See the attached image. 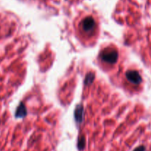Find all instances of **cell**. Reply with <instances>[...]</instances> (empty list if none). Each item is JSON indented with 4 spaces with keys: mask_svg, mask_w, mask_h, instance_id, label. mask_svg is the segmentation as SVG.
I'll return each instance as SVG.
<instances>
[{
    "mask_svg": "<svg viewBox=\"0 0 151 151\" xmlns=\"http://www.w3.org/2000/svg\"><path fill=\"white\" fill-rule=\"evenodd\" d=\"M100 58L106 63L114 64L117 61L118 53L114 49L107 48L100 53Z\"/></svg>",
    "mask_w": 151,
    "mask_h": 151,
    "instance_id": "cell-1",
    "label": "cell"
},
{
    "mask_svg": "<svg viewBox=\"0 0 151 151\" xmlns=\"http://www.w3.org/2000/svg\"><path fill=\"white\" fill-rule=\"evenodd\" d=\"M81 27L83 31L86 33H92L96 28V22L94 18L91 16H87L84 18L81 24Z\"/></svg>",
    "mask_w": 151,
    "mask_h": 151,
    "instance_id": "cell-2",
    "label": "cell"
},
{
    "mask_svg": "<svg viewBox=\"0 0 151 151\" xmlns=\"http://www.w3.org/2000/svg\"><path fill=\"white\" fill-rule=\"evenodd\" d=\"M127 79L134 84H139L142 82V77L137 70H128L126 72Z\"/></svg>",
    "mask_w": 151,
    "mask_h": 151,
    "instance_id": "cell-3",
    "label": "cell"
},
{
    "mask_svg": "<svg viewBox=\"0 0 151 151\" xmlns=\"http://www.w3.org/2000/svg\"><path fill=\"white\" fill-rule=\"evenodd\" d=\"M83 115V107L81 105H78L75 111V116L77 122L81 123L82 121Z\"/></svg>",
    "mask_w": 151,
    "mask_h": 151,
    "instance_id": "cell-4",
    "label": "cell"
},
{
    "mask_svg": "<svg viewBox=\"0 0 151 151\" xmlns=\"http://www.w3.org/2000/svg\"><path fill=\"white\" fill-rule=\"evenodd\" d=\"M27 115V110L25 108L24 105L23 104H20L17 108V110L16 113V116L17 118H21V117H24Z\"/></svg>",
    "mask_w": 151,
    "mask_h": 151,
    "instance_id": "cell-5",
    "label": "cell"
},
{
    "mask_svg": "<svg viewBox=\"0 0 151 151\" xmlns=\"http://www.w3.org/2000/svg\"><path fill=\"white\" fill-rule=\"evenodd\" d=\"M86 146V140H85V138L83 136L81 137L78 140V149L80 150H83L85 148Z\"/></svg>",
    "mask_w": 151,
    "mask_h": 151,
    "instance_id": "cell-6",
    "label": "cell"
},
{
    "mask_svg": "<svg viewBox=\"0 0 151 151\" xmlns=\"http://www.w3.org/2000/svg\"><path fill=\"white\" fill-rule=\"evenodd\" d=\"M94 75L92 73H89L86 76V84H90L93 81V79H94Z\"/></svg>",
    "mask_w": 151,
    "mask_h": 151,
    "instance_id": "cell-7",
    "label": "cell"
},
{
    "mask_svg": "<svg viewBox=\"0 0 151 151\" xmlns=\"http://www.w3.org/2000/svg\"><path fill=\"white\" fill-rule=\"evenodd\" d=\"M134 151H146V148H145V147L143 146V145H142V146H139V147H138L135 148Z\"/></svg>",
    "mask_w": 151,
    "mask_h": 151,
    "instance_id": "cell-8",
    "label": "cell"
}]
</instances>
